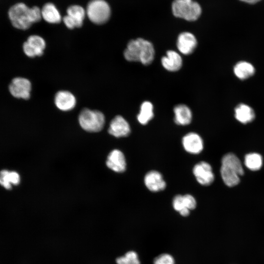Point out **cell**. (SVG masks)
Masks as SVG:
<instances>
[{"label": "cell", "mask_w": 264, "mask_h": 264, "mask_svg": "<svg viewBox=\"0 0 264 264\" xmlns=\"http://www.w3.org/2000/svg\"><path fill=\"white\" fill-rule=\"evenodd\" d=\"M8 89L10 94L14 97L27 100L30 96L31 83L25 78L15 77L11 81Z\"/></svg>", "instance_id": "52a82bcc"}, {"label": "cell", "mask_w": 264, "mask_h": 264, "mask_svg": "<svg viewBox=\"0 0 264 264\" xmlns=\"http://www.w3.org/2000/svg\"><path fill=\"white\" fill-rule=\"evenodd\" d=\"M193 172L197 181L202 185L208 186L214 180L212 167L205 161H201L196 164Z\"/></svg>", "instance_id": "30bf717a"}, {"label": "cell", "mask_w": 264, "mask_h": 264, "mask_svg": "<svg viewBox=\"0 0 264 264\" xmlns=\"http://www.w3.org/2000/svg\"><path fill=\"white\" fill-rule=\"evenodd\" d=\"M106 164L110 169L117 173H122L126 168L125 156L118 150H114L109 154Z\"/></svg>", "instance_id": "9a60e30c"}, {"label": "cell", "mask_w": 264, "mask_h": 264, "mask_svg": "<svg viewBox=\"0 0 264 264\" xmlns=\"http://www.w3.org/2000/svg\"><path fill=\"white\" fill-rule=\"evenodd\" d=\"M42 19L50 23H58L62 20L61 15L56 6L51 2L44 4L41 8Z\"/></svg>", "instance_id": "ac0fdd59"}, {"label": "cell", "mask_w": 264, "mask_h": 264, "mask_svg": "<svg viewBox=\"0 0 264 264\" xmlns=\"http://www.w3.org/2000/svg\"><path fill=\"white\" fill-rule=\"evenodd\" d=\"M240 1L249 4H254L258 3L261 1L262 0H239Z\"/></svg>", "instance_id": "83f0119b"}, {"label": "cell", "mask_w": 264, "mask_h": 264, "mask_svg": "<svg viewBox=\"0 0 264 264\" xmlns=\"http://www.w3.org/2000/svg\"><path fill=\"white\" fill-rule=\"evenodd\" d=\"M144 181L146 187L153 192L162 191L166 187V182L161 174L155 170L148 172L144 176Z\"/></svg>", "instance_id": "8fae6325"}, {"label": "cell", "mask_w": 264, "mask_h": 264, "mask_svg": "<svg viewBox=\"0 0 264 264\" xmlns=\"http://www.w3.org/2000/svg\"><path fill=\"white\" fill-rule=\"evenodd\" d=\"M45 47V41L37 35L29 36L22 44L23 52L27 56L31 58L41 56Z\"/></svg>", "instance_id": "9c48e42d"}, {"label": "cell", "mask_w": 264, "mask_h": 264, "mask_svg": "<svg viewBox=\"0 0 264 264\" xmlns=\"http://www.w3.org/2000/svg\"><path fill=\"white\" fill-rule=\"evenodd\" d=\"M244 163L246 167L252 171H257L262 166V157L257 153H250L245 155Z\"/></svg>", "instance_id": "cb8c5ba5"}, {"label": "cell", "mask_w": 264, "mask_h": 264, "mask_svg": "<svg viewBox=\"0 0 264 264\" xmlns=\"http://www.w3.org/2000/svg\"><path fill=\"white\" fill-rule=\"evenodd\" d=\"M86 14L93 23L102 24L110 18L111 10L105 0H91L88 4Z\"/></svg>", "instance_id": "8992f818"}, {"label": "cell", "mask_w": 264, "mask_h": 264, "mask_svg": "<svg viewBox=\"0 0 264 264\" xmlns=\"http://www.w3.org/2000/svg\"><path fill=\"white\" fill-rule=\"evenodd\" d=\"M181 205L182 210H193L197 206V202L193 196L189 194H186L182 195Z\"/></svg>", "instance_id": "484cf974"}, {"label": "cell", "mask_w": 264, "mask_h": 264, "mask_svg": "<svg viewBox=\"0 0 264 264\" xmlns=\"http://www.w3.org/2000/svg\"><path fill=\"white\" fill-rule=\"evenodd\" d=\"M171 8L175 17L189 22L197 20L202 13L200 5L193 0H174Z\"/></svg>", "instance_id": "277c9868"}, {"label": "cell", "mask_w": 264, "mask_h": 264, "mask_svg": "<svg viewBox=\"0 0 264 264\" xmlns=\"http://www.w3.org/2000/svg\"><path fill=\"white\" fill-rule=\"evenodd\" d=\"M154 117L153 106L149 101H145L141 105L140 110L137 115L138 122L142 125L147 124Z\"/></svg>", "instance_id": "603a6c76"}, {"label": "cell", "mask_w": 264, "mask_h": 264, "mask_svg": "<svg viewBox=\"0 0 264 264\" xmlns=\"http://www.w3.org/2000/svg\"><path fill=\"white\" fill-rule=\"evenodd\" d=\"M125 58L130 62H139L145 65L154 60V49L153 44L141 38L131 40L124 52Z\"/></svg>", "instance_id": "7a4b0ae2"}, {"label": "cell", "mask_w": 264, "mask_h": 264, "mask_svg": "<svg viewBox=\"0 0 264 264\" xmlns=\"http://www.w3.org/2000/svg\"><path fill=\"white\" fill-rule=\"evenodd\" d=\"M176 45L181 53L188 55L194 51L197 45V41L192 33L184 32L178 35Z\"/></svg>", "instance_id": "5bb4252c"}, {"label": "cell", "mask_w": 264, "mask_h": 264, "mask_svg": "<svg viewBox=\"0 0 264 264\" xmlns=\"http://www.w3.org/2000/svg\"><path fill=\"white\" fill-rule=\"evenodd\" d=\"M117 264H140L137 254L133 251L127 252L116 259Z\"/></svg>", "instance_id": "d4e9b609"}, {"label": "cell", "mask_w": 264, "mask_h": 264, "mask_svg": "<svg viewBox=\"0 0 264 264\" xmlns=\"http://www.w3.org/2000/svg\"><path fill=\"white\" fill-rule=\"evenodd\" d=\"M108 132L116 137H126L131 132L130 126L128 122L121 115L116 116L110 122Z\"/></svg>", "instance_id": "4fadbf2b"}, {"label": "cell", "mask_w": 264, "mask_h": 264, "mask_svg": "<svg viewBox=\"0 0 264 264\" xmlns=\"http://www.w3.org/2000/svg\"><path fill=\"white\" fill-rule=\"evenodd\" d=\"M55 104L60 110L67 111L72 110L76 105V99L69 91H58L55 96Z\"/></svg>", "instance_id": "2e32d148"}, {"label": "cell", "mask_w": 264, "mask_h": 264, "mask_svg": "<svg viewBox=\"0 0 264 264\" xmlns=\"http://www.w3.org/2000/svg\"><path fill=\"white\" fill-rule=\"evenodd\" d=\"M8 17L15 29L25 31L42 19L41 8L38 5L30 7L23 2H17L8 11Z\"/></svg>", "instance_id": "6da1fadb"}, {"label": "cell", "mask_w": 264, "mask_h": 264, "mask_svg": "<svg viewBox=\"0 0 264 264\" xmlns=\"http://www.w3.org/2000/svg\"><path fill=\"white\" fill-rule=\"evenodd\" d=\"M233 71L236 76L241 80L246 79L253 76L255 72L254 66L244 61L238 62L235 65Z\"/></svg>", "instance_id": "7402d4cb"}, {"label": "cell", "mask_w": 264, "mask_h": 264, "mask_svg": "<svg viewBox=\"0 0 264 264\" xmlns=\"http://www.w3.org/2000/svg\"><path fill=\"white\" fill-rule=\"evenodd\" d=\"M20 181V176L16 171L5 169L0 171V185L5 189L10 190L13 185H18Z\"/></svg>", "instance_id": "d6986e66"}, {"label": "cell", "mask_w": 264, "mask_h": 264, "mask_svg": "<svg viewBox=\"0 0 264 264\" xmlns=\"http://www.w3.org/2000/svg\"><path fill=\"white\" fill-rule=\"evenodd\" d=\"M66 14L63 21L68 28L73 29L82 26L86 14L83 7L78 5H71L67 8Z\"/></svg>", "instance_id": "ba28073f"}, {"label": "cell", "mask_w": 264, "mask_h": 264, "mask_svg": "<svg viewBox=\"0 0 264 264\" xmlns=\"http://www.w3.org/2000/svg\"><path fill=\"white\" fill-rule=\"evenodd\" d=\"M244 173L239 159L234 154L228 153L221 160L220 174L224 183L229 187L237 185L240 176Z\"/></svg>", "instance_id": "3957f363"}, {"label": "cell", "mask_w": 264, "mask_h": 264, "mask_svg": "<svg viewBox=\"0 0 264 264\" xmlns=\"http://www.w3.org/2000/svg\"><path fill=\"white\" fill-rule=\"evenodd\" d=\"M154 264H175V260L171 255L162 254L154 259Z\"/></svg>", "instance_id": "4316f807"}, {"label": "cell", "mask_w": 264, "mask_h": 264, "mask_svg": "<svg viewBox=\"0 0 264 264\" xmlns=\"http://www.w3.org/2000/svg\"><path fill=\"white\" fill-rule=\"evenodd\" d=\"M182 143L185 150L191 154H199L203 148L201 137L195 132H189L184 135Z\"/></svg>", "instance_id": "7c38bea8"}, {"label": "cell", "mask_w": 264, "mask_h": 264, "mask_svg": "<svg viewBox=\"0 0 264 264\" xmlns=\"http://www.w3.org/2000/svg\"><path fill=\"white\" fill-rule=\"evenodd\" d=\"M234 111L236 119L242 124L252 122L255 117L253 110L245 104L241 103L238 105Z\"/></svg>", "instance_id": "ffe728a7"}, {"label": "cell", "mask_w": 264, "mask_h": 264, "mask_svg": "<svg viewBox=\"0 0 264 264\" xmlns=\"http://www.w3.org/2000/svg\"><path fill=\"white\" fill-rule=\"evenodd\" d=\"M174 120L179 125H187L191 123L192 114L190 109L185 105L180 104L174 109Z\"/></svg>", "instance_id": "44dd1931"}, {"label": "cell", "mask_w": 264, "mask_h": 264, "mask_svg": "<svg viewBox=\"0 0 264 264\" xmlns=\"http://www.w3.org/2000/svg\"><path fill=\"white\" fill-rule=\"evenodd\" d=\"M163 66L170 71H176L181 67L182 60L180 55L173 50H169L161 59Z\"/></svg>", "instance_id": "e0dca14e"}, {"label": "cell", "mask_w": 264, "mask_h": 264, "mask_svg": "<svg viewBox=\"0 0 264 264\" xmlns=\"http://www.w3.org/2000/svg\"><path fill=\"white\" fill-rule=\"evenodd\" d=\"M79 122L81 127L89 132H98L102 130L105 124V116L100 111L83 109L79 116Z\"/></svg>", "instance_id": "5b68a950"}]
</instances>
